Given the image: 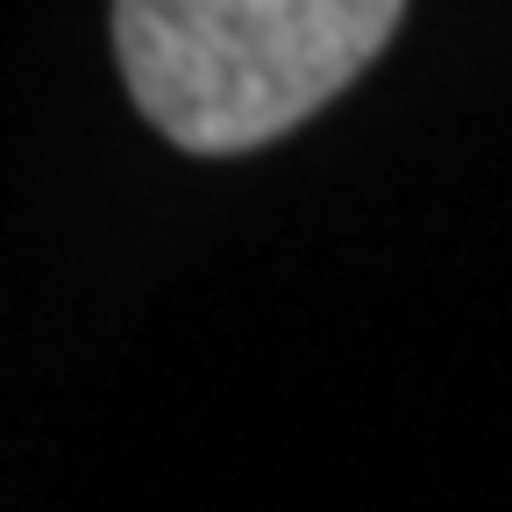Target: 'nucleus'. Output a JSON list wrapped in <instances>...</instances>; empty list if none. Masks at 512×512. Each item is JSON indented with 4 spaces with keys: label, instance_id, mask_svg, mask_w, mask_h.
I'll use <instances>...</instances> for the list:
<instances>
[{
    "label": "nucleus",
    "instance_id": "f257e3e1",
    "mask_svg": "<svg viewBox=\"0 0 512 512\" xmlns=\"http://www.w3.org/2000/svg\"><path fill=\"white\" fill-rule=\"evenodd\" d=\"M406 0H114L128 100L192 157H242L328 107Z\"/></svg>",
    "mask_w": 512,
    "mask_h": 512
}]
</instances>
